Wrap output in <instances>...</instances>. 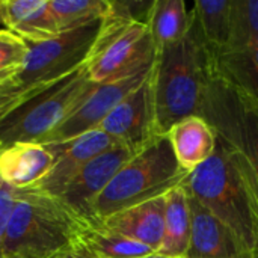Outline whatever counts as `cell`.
I'll return each instance as SVG.
<instances>
[{"label":"cell","mask_w":258,"mask_h":258,"mask_svg":"<svg viewBox=\"0 0 258 258\" xmlns=\"http://www.w3.org/2000/svg\"><path fill=\"white\" fill-rule=\"evenodd\" d=\"M230 6L231 0H197L190 11L212 59L227 48Z\"/></svg>","instance_id":"obj_21"},{"label":"cell","mask_w":258,"mask_h":258,"mask_svg":"<svg viewBox=\"0 0 258 258\" xmlns=\"http://www.w3.org/2000/svg\"><path fill=\"white\" fill-rule=\"evenodd\" d=\"M98 130L104 132L116 144L128 148L133 154L160 138L156 132L150 76L104 118Z\"/></svg>","instance_id":"obj_10"},{"label":"cell","mask_w":258,"mask_h":258,"mask_svg":"<svg viewBox=\"0 0 258 258\" xmlns=\"http://www.w3.org/2000/svg\"><path fill=\"white\" fill-rule=\"evenodd\" d=\"M27 44L14 33L0 30V83L8 80L23 63L27 56Z\"/></svg>","instance_id":"obj_24"},{"label":"cell","mask_w":258,"mask_h":258,"mask_svg":"<svg viewBox=\"0 0 258 258\" xmlns=\"http://www.w3.org/2000/svg\"><path fill=\"white\" fill-rule=\"evenodd\" d=\"M133 156L135 154L128 148L119 144L113 145L107 151L88 162L68 183L57 200L82 222L97 224L98 221L94 213V204L97 198L103 194L122 165Z\"/></svg>","instance_id":"obj_9"},{"label":"cell","mask_w":258,"mask_h":258,"mask_svg":"<svg viewBox=\"0 0 258 258\" xmlns=\"http://www.w3.org/2000/svg\"><path fill=\"white\" fill-rule=\"evenodd\" d=\"M190 240L184 258H249L236 236L190 194Z\"/></svg>","instance_id":"obj_12"},{"label":"cell","mask_w":258,"mask_h":258,"mask_svg":"<svg viewBox=\"0 0 258 258\" xmlns=\"http://www.w3.org/2000/svg\"><path fill=\"white\" fill-rule=\"evenodd\" d=\"M189 26L190 11L183 0H153L147 27L156 51L180 41Z\"/></svg>","instance_id":"obj_18"},{"label":"cell","mask_w":258,"mask_h":258,"mask_svg":"<svg viewBox=\"0 0 258 258\" xmlns=\"http://www.w3.org/2000/svg\"><path fill=\"white\" fill-rule=\"evenodd\" d=\"M45 145H48L56 156L54 165L48 175L30 189L57 198L88 162L116 145V142L104 132L95 128L70 142Z\"/></svg>","instance_id":"obj_11"},{"label":"cell","mask_w":258,"mask_h":258,"mask_svg":"<svg viewBox=\"0 0 258 258\" xmlns=\"http://www.w3.org/2000/svg\"><path fill=\"white\" fill-rule=\"evenodd\" d=\"M92 83L85 65L65 79L42 89L0 116V142L5 147L17 142H39L74 112L86 98Z\"/></svg>","instance_id":"obj_6"},{"label":"cell","mask_w":258,"mask_h":258,"mask_svg":"<svg viewBox=\"0 0 258 258\" xmlns=\"http://www.w3.org/2000/svg\"><path fill=\"white\" fill-rule=\"evenodd\" d=\"M213 74L258 100V38L249 45L212 59Z\"/></svg>","instance_id":"obj_20"},{"label":"cell","mask_w":258,"mask_h":258,"mask_svg":"<svg viewBox=\"0 0 258 258\" xmlns=\"http://www.w3.org/2000/svg\"><path fill=\"white\" fill-rule=\"evenodd\" d=\"M213 76L210 53L190 12L187 33L175 44L156 51L150 73L159 136H166L178 121L200 115L207 85Z\"/></svg>","instance_id":"obj_1"},{"label":"cell","mask_w":258,"mask_h":258,"mask_svg":"<svg viewBox=\"0 0 258 258\" xmlns=\"http://www.w3.org/2000/svg\"><path fill=\"white\" fill-rule=\"evenodd\" d=\"M3 150V145H2V142H0V151Z\"/></svg>","instance_id":"obj_29"},{"label":"cell","mask_w":258,"mask_h":258,"mask_svg":"<svg viewBox=\"0 0 258 258\" xmlns=\"http://www.w3.org/2000/svg\"><path fill=\"white\" fill-rule=\"evenodd\" d=\"M5 30L24 42H42L59 35L47 0H0Z\"/></svg>","instance_id":"obj_15"},{"label":"cell","mask_w":258,"mask_h":258,"mask_svg":"<svg viewBox=\"0 0 258 258\" xmlns=\"http://www.w3.org/2000/svg\"><path fill=\"white\" fill-rule=\"evenodd\" d=\"M83 225L57 198L35 189L18 190L2 258H54L77 243Z\"/></svg>","instance_id":"obj_3"},{"label":"cell","mask_w":258,"mask_h":258,"mask_svg":"<svg viewBox=\"0 0 258 258\" xmlns=\"http://www.w3.org/2000/svg\"><path fill=\"white\" fill-rule=\"evenodd\" d=\"M200 115L215 130L218 142L231 154L258 221V100L213 76Z\"/></svg>","instance_id":"obj_2"},{"label":"cell","mask_w":258,"mask_h":258,"mask_svg":"<svg viewBox=\"0 0 258 258\" xmlns=\"http://www.w3.org/2000/svg\"><path fill=\"white\" fill-rule=\"evenodd\" d=\"M249 258H258V251L252 252V254H251V257H249Z\"/></svg>","instance_id":"obj_28"},{"label":"cell","mask_w":258,"mask_h":258,"mask_svg":"<svg viewBox=\"0 0 258 258\" xmlns=\"http://www.w3.org/2000/svg\"><path fill=\"white\" fill-rule=\"evenodd\" d=\"M154 57L156 50L147 24L121 17L110 6L83 65L92 83H103L151 67Z\"/></svg>","instance_id":"obj_7"},{"label":"cell","mask_w":258,"mask_h":258,"mask_svg":"<svg viewBox=\"0 0 258 258\" xmlns=\"http://www.w3.org/2000/svg\"><path fill=\"white\" fill-rule=\"evenodd\" d=\"M0 24H2V20H0Z\"/></svg>","instance_id":"obj_30"},{"label":"cell","mask_w":258,"mask_h":258,"mask_svg":"<svg viewBox=\"0 0 258 258\" xmlns=\"http://www.w3.org/2000/svg\"><path fill=\"white\" fill-rule=\"evenodd\" d=\"M190 240V200L184 184L165 194V231L159 255L184 258Z\"/></svg>","instance_id":"obj_17"},{"label":"cell","mask_w":258,"mask_h":258,"mask_svg":"<svg viewBox=\"0 0 258 258\" xmlns=\"http://www.w3.org/2000/svg\"><path fill=\"white\" fill-rule=\"evenodd\" d=\"M48 5L59 33L100 21L110 12V0H48Z\"/></svg>","instance_id":"obj_22"},{"label":"cell","mask_w":258,"mask_h":258,"mask_svg":"<svg viewBox=\"0 0 258 258\" xmlns=\"http://www.w3.org/2000/svg\"><path fill=\"white\" fill-rule=\"evenodd\" d=\"M77 243L97 258H142L156 254L150 246L116 234L100 222L83 225Z\"/></svg>","instance_id":"obj_19"},{"label":"cell","mask_w":258,"mask_h":258,"mask_svg":"<svg viewBox=\"0 0 258 258\" xmlns=\"http://www.w3.org/2000/svg\"><path fill=\"white\" fill-rule=\"evenodd\" d=\"M187 192L218 218L251 255L258 251V221L237 166L219 142L213 156L183 181Z\"/></svg>","instance_id":"obj_4"},{"label":"cell","mask_w":258,"mask_h":258,"mask_svg":"<svg viewBox=\"0 0 258 258\" xmlns=\"http://www.w3.org/2000/svg\"><path fill=\"white\" fill-rule=\"evenodd\" d=\"M257 38L258 0H231L230 36L227 48L222 53L240 50L254 42Z\"/></svg>","instance_id":"obj_23"},{"label":"cell","mask_w":258,"mask_h":258,"mask_svg":"<svg viewBox=\"0 0 258 258\" xmlns=\"http://www.w3.org/2000/svg\"><path fill=\"white\" fill-rule=\"evenodd\" d=\"M51 148L39 142H17L0 151V180L18 190L42 181L54 165Z\"/></svg>","instance_id":"obj_13"},{"label":"cell","mask_w":258,"mask_h":258,"mask_svg":"<svg viewBox=\"0 0 258 258\" xmlns=\"http://www.w3.org/2000/svg\"><path fill=\"white\" fill-rule=\"evenodd\" d=\"M17 194H18V189H14L0 180V258H2L5 233H6L8 222H9V218L12 215L15 201H17Z\"/></svg>","instance_id":"obj_25"},{"label":"cell","mask_w":258,"mask_h":258,"mask_svg":"<svg viewBox=\"0 0 258 258\" xmlns=\"http://www.w3.org/2000/svg\"><path fill=\"white\" fill-rule=\"evenodd\" d=\"M166 136L178 165L189 174L204 165L213 156L218 145L215 130L201 115L178 121Z\"/></svg>","instance_id":"obj_16"},{"label":"cell","mask_w":258,"mask_h":258,"mask_svg":"<svg viewBox=\"0 0 258 258\" xmlns=\"http://www.w3.org/2000/svg\"><path fill=\"white\" fill-rule=\"evenodd\" d=\"M154 63V62H153ZM151 67L97 83L79 107L71 112L42 144H65L98 128L104 118L150 76Z\"/></svg>","instance_id":"obj_8"},{"label":"cell","mask_w":258,"mask_h":258,"mask_svg":"<svg viewBox=\"0 0 258 258\" xmlns=\"http://www.w3.org/2000/svg\"><path fill=\"white\" fill-rule=\"evenodd\" d=\"M187 175L178 165L168 136H160L115 174L94 204L95 218L100 222L124 209L162 197Z\"/></svg>","instance_id":"obj_5"},{"label":"cell","mask_w":258,"mask_h":258,"mask_svg":"<svg viewBox=\"0 0 258 258\" xmlns=\"http://www.w3.org/2000/svg\"><path fill=\"white\" fill-rule=\"evenodd\" d=\"M100 224L127 239L159 251L165 231V195L124 209Z\"/></svg>","instance_id":"obj_14"},{"label":"cell","mask_w":258,"mask_h":258,"mask_svg":"<svg viewBox=\"0 0 258 258\" xmlns=\"http://www.w3.org/2000/svg\"><path fill=\"white\" fill-rule=\"evenodd\" d=\"M54 258H97L94 257L91 252H88L83 246H80L79 243H76L73 248H70L68 251H65V252H62V254H59V255H56Z\"/></svg>","instance_id":"obj_26"},{"label":"cell","mask_w":258,"mask_h":258,"mask_svg":"<svg viewBox=\"0 0 258 258\" xmlns=\"http://www.w3.org/2000/svg\"><path fill=\"white\" fill-rule=\"evenodd\" d=\"M142 258H171V257H163V255H159V254L156 252V254H151V255H148V257H142Z\"/></svg>","instance_id":"obj_27"}]
</instances>
